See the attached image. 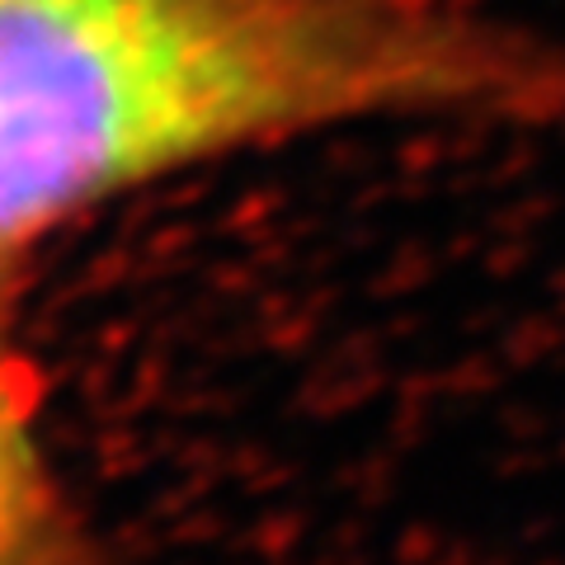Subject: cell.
Listing matches in <instances>:
<instances>
[{
	"mask_svg": "<svg viewBox=\"0 0 565 565\" xmlns=\"http://www.w3.org/2000/svg\"><path fill=\"white\" fill-rule=\"evenodd\" d=\"M10 269L0 264V565H99L43 444L39 382L14 334Z\"/></svg>",
	"mask_w": 565,
	"mask_h": 565,
	"instance_id": "obj_2",
	"label": "cell"
},
{
	"mask_svg": "<svg viewBox=\"0 0 565 565\" xmlns=\"http://www.w3.org/2000/svg\"><path fill=\"white\" fill-rule=\"evenodd\" d=\"M565 122L486 0H0V264L132 189L353 122Z\"/></svg>",
	"mask_w": 565,
	"mask_h": 565,
	"instance_id": "obj_1",
	"label": "cell"
}]
</instances>
